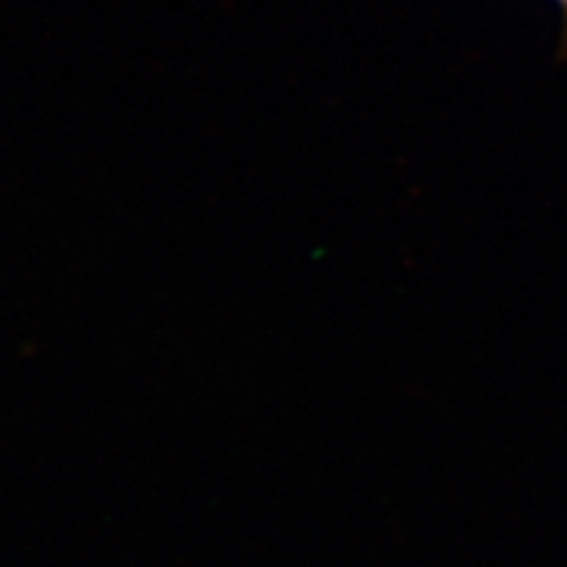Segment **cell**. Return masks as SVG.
I'll use <instances>...</instances> for the list:
<instances>
[{
  "mask_svg": "<svg viewBox=\"0 0 567 567\" xmlns=\"http://www.w3.org/2000/svg\"><path fill=\"white\" fill-rule=\"evenodd\" d=\"M555 3L559 6V9H563V13H565V24H567V0H555Z\"/></svg>",
  "mask_w": 567,
  "mask_h": 567,
  "instance_id": "cell-1",
  "label": "cell"
}]
</instances>
